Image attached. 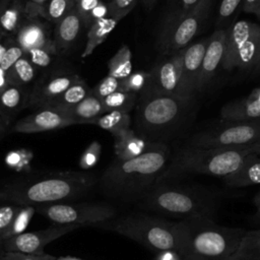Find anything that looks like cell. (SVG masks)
I'll list each match as a JSON object with an SVG mask.
<instances>
[{
    "mask_svg": "<svg viewBox=\"0 0 260 260\" xmlns=\"http://www.w3.org/2000/svg\"><path fill=\"white\" fill-rule=\"evenodd\" d=\"M197 98L142 90L138 94L132 129L148 142L170 144L185 134L196 119Z\"/></svg>",
    "mask_w": 260,
    "mask_h": 260,
    "instance_id": "obj_1",
    "label": "cell"
},
{
    "mask_svg": "<svg viewBox=\"0 0 260 260\" xmlns=\"http://www.w3.org/2000/svg\"><path fill=\"white\" fill-rule=\"evenodd\" d=\"M171 153L169 144L152 142L139 155L116 157L99 179L101 193L124 202L139 200L156 183Z\"/></svg>",
    "mask_w": 260,
    "mask_h": 260,
    "instance_id": "obj_2",
    "label": "cell"
},
{
    "mask_svg": "<svg viewBox=\"0 0 260 260\" xmlns=\"http://www.w3.org/2000/svg\"><path fill=\"white\" fill-rule=\"evenodd\" d=\"M89 172H51L25 177L0 189V200L17 205H43L80 198L98 185Z\"/></svg>",
    "mask_w": 260,
    "mask_h": 260,
    "instance_id": "obj_3",
    "label": "cell"
},
{
    "mask_svg": "<svg viewBox=\"0 0 260 260\" xmlns=\"http://www.w3.org/2000/svg\"><path fill=\"white\" fill-rule=\"evenodd\" d=\"M176 252L185 260H229L246 230L223 226L207 216L176 221Z\"/></svg>",
    "mask_w": 260,
    "mask_h": 260,
    "instance_id": "obj_4",
    "label": "cell"
},
{
    "mask_svg": "<svg viewBox=\"0 0 260 260\" xmlns=\"http://www.w3.org/2000/svg\"><path fill=\"white\" fill-rule=\"evenodd\" d=\"M221 197V192L215 188L176 181L154 184L139 201L143 208L169 217L213 218Z\"/></svg>",
    "mask_w": 260,
    "mask_h": 260,
    "instance_id": "obj_5",
    "label": "cell"
},
{
    "mask_svg": "<svg viewBox=\"0 0 260 260\" xmlns=\"http://www.w3.org/2000/svg\"><path fill=\"white\" fill-rule=\"evenodd\" d=\"M250 152L248 145L234 147H197L184 143L174 153L157 183L176 182L193 175L222 178L234 172Z\"/></svg>",
    "mask_w": 260,
    "mask_h": 260,
    "instance_id": "obj_6",
    "label": "cell"
},
{
    "mask_svg": "<svg viewBox=\"0 0 260 260\" xmlns=\"http://www.w3.org/2000/svg\"><path fill=\"white\" fill-rule=\"evenodd\" d=\"M93 226L127 237L152 251L177 249L176 221L142 213L116 216Z\"/></svg>",
    "mask_w": 260,
    "mask_h": 260,
    "instance_id": "obj_7",
    "label": "cell"
},
{
    "mask_svg": "<svg viewBox=\"0 0 260 260\" xmlns=\"http://www.w3.org/2000/svg\"><path fill=\"white\" fill-rule=\"evenodd\" d=\"M260 64V24L238 20L225 28L221 67L225 71L257 72Z\"/></svg>",
    "mask_w": 260,
    "mask_h": 260,
    "instance_id": "obj_8",
    "label": "cell"
},
{
    "mask_svg": "<svg viewBox=\"0 0 260 260\" xmlns=\"http://www.w3.org/2000/svg\"><path fill=\"white\" fill-rule=\"evenodd\" d=\"M260 139V120L224 121L199 131L185 142L197 147L245 146Z\"/></svg>",
    "mask_w": 260,
    "mask_h": 260,
    "instance_id": "obj_9",
    "label": "cell"
},
{
    "mask_svg": "<svg viewBox=\"0 0 260 260\" xmlns=\"http://www.w3.org/2000/svg\"><path fill=\"white\" fill-rule=\"evenodd\" d=\"M38 213L55 224L91 225L112 219L117 216V209L100 202L50 203L35 206Z\"/></svg>",
    "mask_w": 260,
    "mask_h": 260,
    "instance_id": "obj_10",
    "label": "cell"
},
{
    "mask_svg": "<svg viewBox=\"0 0 260 260\" xmlns=\"http://www.w3.org/2000/svg\"><path fill=\"white\" fill-rule=\"evenodd\" d=\"M212 0H201L190 11L171 15L161 34V49L167 54L178 52L191 43L208 17Z\"/></svg>",
    "mask_w": 260,
    "mask_h": 260,
    "instance_id": "obj_11",
    "label": "cell"
},
{
    "mask_svg": "<svg viewBox=\"0 0 260 260\" xmlns=\"http://www.w3.org/2000/svg\"><path fill=\"white\" fill-rule=\"evenodd\" d=\"M184 49L170 54L168 58L164 59L151 70L148 83L144 89L156 93L183 96L182 74Z\"/></svg>",
    "mask_w": 260,
    "mask_h": 260,
    "instance_id": "obj_12",
    "label": "cell"
},
{
    "mask_svg": "<svg viewBox=\"0 0 260 260\" xmlns=\"http://www.w3.org/2000/svg\"><path fill=\"white\" fill-rule=\"evenodd\" d=\"M81 228L79 224H56L46 230L24 232L3 241L2 249L5 252H20L26 254H43L47 244L61 236Z\"/></svg>",
    "mask_w": 260,
    "mask_h": 260,
    "instance_id": "obj_13",
    "label": "cell"
},
{
    "mask_svg": "<svg viewBox=\"0 0 260 260\" xmlns=\"http://www.w3.org/2000/svg\"><path fill=\"white\" fill-rule=\"evenodd\" d=\"M76 124L77 122L75 120L59 110L42 108L38 109L32 114L17 120L11 126V131L14 133L32 134L65 128Z\"/></svg>",
    "mask_w": 260,
    "mask_h": 260,
    "instance_id": "obj_14",
    "label": "cell"
},
{
    "mask_svg": "<svg viewBox=\"0 0 260 260\" xmlns=\"http://www.w3.org/2000/svg\"><path fill=\"white\" fill-rule=\"evenodd\" d=\"M80 77L74 73H55L43 77L30 89L28 107L34 109L46 108Z\"/></svg>",
    "mask_w": 260,
    "mask_h": 260,
    "instance_id": "obj_15",
    "label": "cell"
},
{
    "mask_svg": "<svg viewBox=\"0 0 260 260\" xmlns=\"http://www.w3.org/2000/svg\"><path fill=\"white\" fill-rule=\"evenodd\" d=\"M208 42L209 37L199 40L184 49L182 94L185 98H197L198 95V81Z\"/></svg>",
    "mask_w": 260,
    "mask_h": 260,
    "instance_id": "obj_16",
    "label": "cell"
},
{
    "mask_svg": "<svg viewBox=\"0 0 260 260\" xmlns=\"http://www.w3.org/2000/svg\"><path fill=\"white\" fill-rule=\"evenodd\" d=\"M225 46V28H216L209 37L198 81V94L204 92L211 84L219 66H221Z\"/></svg>",
    "mask_w": 260,
    "mask_h": 260,
    "instance_id": "obj_17",
    "label": "cell"
},
{
    "mask_svg": "<svg viewBox=\"0 0 260 260\" xmlns=\"http://www.w3.org/2000/svg\"><path fill=\"white\" fill-rule=\"evenodd\" d=\"M14 41L24 51V54L37 48L47 49L52 53H56L54 42L50 40L47 27L35 17H27L24 20L16 32Z\"/></svg>",
    "mask_w": 260,
    "mask_h": 260,
    "instance_id": "obj_18",
    "label": "cell"
},
{
    "mask_svg": "<svg viewBox=\"0 0 260 260\" xmlns=\"http://www.w3.org/2000/svg\"><path fill=\"white\" fill-rule=\"evenodd\" d=\"M220 120H260V88H254L248 95L226 103L219 112Z\"/></svg>",
    "mask_w": 260,
    "mask_h": 260,
    "instance_id": "obj_19",
    "label": "cell"
},
{
    "mask_svg": "<svg viewBox=\"0 0 260 260\" xmlns=\"http://www.w3.org/2000/svg\"><path fill=\"white\" fill-rule=\"evenodd\" d=\"M221 179L230 188H244L260 185V155L249 152L234 172Z\"/></svg>",
    "mask_w": 260,
    "mask_h": 260,
    "instance_id": "obj_20",
    "label": "cell"
},
{
    "mask_svg": "<svg viewBox=\"0 0 260 260\" xmlns=\"http://www.w3.org/2000/svg\"><path fill=\"white\" fill-rule=\"evenodd\" d=\"M27 17L24 0H2L0 2V35L15 36Z\"/></svg>",
    "mask_w": 260,
    "mask_h": 260,
    "instance_id": "obj_21",
    "label": "cell"
},
{
    "mask_svg": "<svg viewBox=\"0 0 260 260\" xmlns=\"http://www.w3.org/2000/svg\"><path fill=\"white\" fill-rule=\"evenodd\" d=\"M29 94L27 87L9 84L0 93V113L13 122L15 116L28 107Z\"/></svg>",
    "mask_w": 260,
    "mask_h": 260,
    "instance_id": "obj_22",
    "label": "cell"
},
{
    "mask_svg": "<svg viewBox=\"0 0 260 260\" xmlns=\"http://www.w3.org/2000/svg\"><path fill=\"white\" fill-rule=\"evenodd\" d=\"M82 19L74 7L60 21L56 23L54 46L57 51L66 50L79 35Z\"/></svg>",
    "mask_w": 260,
    "mask_h": 260,
    "instance_id": "obj_23",
    "label": "cell"
},
{
    "mask_svg": "<svg viewBox=\"0 0 260 260\" xmlns=\"http://www.w3.org/2000/svg\"><path fill=\"white\" fill-rule=\"evenodd\" d=\"M61 112L71 117L77 124H93L99 117L107 113L103 101L92 92L75 106L64 109Z\"/></svg>",
    "mask_w": 260,
    "mask_h": 260,
    "instance_id": "obj_24",
    "label": "cell"
},
{
    "mask_svg": "<svg viewBox=\"0 0 260 260\" xmlns=\"http://www.w3.org/2000/svg\"><path fill=\"white\" fill-rule=\"evenodd\" d=\"M115 137V152L118 158H128L139 155L152 143L140 137L131 128Z\"/></svg>",
    "mask_w": 260,
    "mask_h": 260,
    "instance_id": "obj_25",
    "label": "cell"
},
{
    "mask_svg": "<svg viewBox=\"0 0 260 260\" xmlns=\"http://www.w3.org/2000/svg\"><path fill=\"white\" fill-rule=\"evenodd\" d=\"M118 21L119 20L110 16L94 20L89 26L87 34V43L84 51L81 54V57H86L90 55L99 45L105 42L117 25Z\"/></svg>",
    "mask_w": 260,
    "mask_h": 260,
    "instance_id": "obj_26",
    "label": "cell"
},
{
    "mask_svg": "<svg viewBox=\"0 0 260 260\" xmlns=\"http://www.w3.org/2000/svg\"><path fill=\"white\" fill-rule=\"evenodd\" d=\"M91 93V88L86 84L84 80L79 78L59 96L52 101L46 108H52L59 111L70 108L81 102L88 94Z\"/></svg>",
    "mask_w": 260,
    "mask_h": 260,
    "instance_id": "obj_27",
    "label": "cell"
},
{
    "mask_svg": "<svg viewBox=\"0 0 260 260\" xmlns=\"http://www.w3.org/2000/svg\"><path fill=\"white\" fill-rule=\"evenodd\" d=\"M229 260H260V229L246 231Z\"/></svg>",
    "mask_w": 260,
    "mask_h": 260,
    "instance_id": "obj_28",
    "label": "cell"
},
{
    "mask_svg": "<svg viewBox=\"0 0 260 260\" xmlns=\"http://www.w3.org/2000/svg\"><path fill=\"white\" fill-rule=\"evenodd\" d=\"M93 124L116 136L132 128V118L127 112L110 111L99 117Z\"/></svg>",
    "mask_w": 260,
    "mask_h": 260,
    "instance_id": "obj_29",
    "label": "cell"
},
{
    "mask_svg": "<svg viewBox=\"0 0 260 260\" xmlns=\"http://www.w3.org/2000/svg\"><path fill=\"white\" fill-rule=\"evenodd\" d=\"M6 77L9 84L27 87L36 77V66L24 54L6 71Z\"/></svg>",
    "mask_w": 260,
    "mask_h": 260,
    "instance_id": "obj_30",
    "label": "cell"
},
{
    "mask_svg": "<svg viewBox=\"0 0 260 260\" xmlns=\"http://www.w3.org/2000/svg\"><path fill=\"white\" fill-rule=\"evenodd\" d=\"M74 7V0H47L44 4L38 7L36 16L40 15L50 22L57 23Z\"/></svg>",
    "mask_w": 260,
    "mask_h": 260,
    "instance_id": "obj_31",
    "label": "cell"
},
{
    "mask_svg": "<svg viewBox=\"0 0 260 260\" xmlns=\"http://www.w3.org/2000/svg\"><path fill=\"white\" fill-rule=\"evenodd\" d=\"M137 99L138 93L136 92L118 90L104 98L102 101L107 112L121 111L130 113L132 110H134Z\"/></svg>",
    "mask_w": 260,
    "mask_h": 260,
    "instance_id": "obj_32",
    "label": "cell"
},
{
    "mask_svg": "<svg viewBox=\"0 0 260 260\" xmlns=\"http://www.w3.org/2000/svg\"><path fill=\"white\" fill-rule=\"evenodd\" d=\"M132 73L131 51L128 46L123 45L109 61V75L123 79Z\"/></svg>",
    "mask_w": 260,
    "mask_h": 260,
    "instance_id": "obj_33",
    "label": "cell"
},
{
    "mask_svg": "<svg viewBox=\"0 0 260 260\" xmlns=\"http://www.w3.org/2000/svg\"><path fill=\"white\" fill-rule=\"evenodd\" d=\"M35 212H37L35 206L20 205V208H19L17 214L15 215L12 223L6 230V232L2 235V239L6 240L10 237L24 233V231H25L26 226L28 225Z\"/></svg>",
    "mask_w": 260,
    "mask_h": 260,
    "instance_id": "obj_34",
    "label": "cell"
},
{
    "mask_svg": "<svg viewBox=\"0 0 260 260\" xmlns=\"http://www.w3.org/2000/svg\"><path fill=\"white\" fill-rule=\"evenodd\" d=\"M243 0H221L217 15H216V26L217 28H224L223 26L230 25L231 19L234 17L240 7H242Z\"/></svg>",
    "mask_w": 260,
    "mask_h": 260,
    "instance_id": "obj_35",
    "label": "cell"
},
{
    "mask_svg": "<svg viewBox=\"0 0 260 260\" xmlns=\"http://www.w3.org/2000/svg\"><path fill=\"white\" fill-rule=\"evenodd\" d=\"M148 77L149 73L145 72L131 73L129 76L121 79L122 90L133 91L139 94L146 87L148 83Z\"/></svg>",
    "mask_w": 260,
    "mask_h": 260,
    "instance_id": "obj_36",
    "label": "cell"
},
{
    "mask_svg": "<svg viewBox=\"0 0 260 260\" xmlns=\"http://www.w3.org/2000/svg\"><path fill=\"white\" fill-rule=\"evenodd\" d=\"M118 90H122L121 79L108 75L105 78H103L93 89H91V92L99 99L103 100L104 98Z\"/></svg>",
    "mask_w": 260,
    "mask_h": 260,
    "instance_id": "obj_37",
    "label": "cell"
},
{
    "mask_svg": "<svg viewBox=\"0 0 260 260\" xmlns=\"http://www.w3.org/2000/svg\"><path fill=\"white\" fill-rule=\"evenodd\" d=\"M23 55H24V51L17 45V43L15 41H13L11 44L7 43L6 49L4 51L3 57L0 62V67L4 71H7Z\"/></svg>",
    "mask_w": 260,
    "mask_h": 260,
    "instance_id": "obj_38",
    "label": "cell"
},
{
    "mask_svg": "<svg viewBox=\"0 0 260 260\" xmlns=\"http://www.w3.org/2000/svg\"><path fill=\"white\" fill-rule=\"evenodd\" d=\"M135 3L136 0H112L108 5V16L120 20L134 8Z\"/></svg>",
    "mask_w": 260,
    "mask_h": 260,
    "instance_id": "obj_39",
    "label": "cell"
},
{
    "mask_svg": "<svg viewBox=\"0 0 260 260\" xmlns=\"http://www.w3.org/2000/svg\"><path fill=\"white\" fill-rule=\"evenodd\" d=\"M19 208H20V205L13 204V203L0 205V235H1V237L6 232V230L10 226V224L12 223Z\"/></svg>",
    "mask_w": 260,
    "mask_h": 260,
    "instance_id": "obj_40",
    "label": "cell"
},
{
    "mask_svg": "<svg viewBox=\"0 0 260 260\" xmlns=\"http://www.w3.org/2000/svg\"><path fill=\"white\" fill-rule=\"evenodd\" d=\"M52 53L47 49L37 48L25 53L27 58L36 67H48L52 62Z\"/></svg>",
    "mask_w": 260,
    "mask_h": 260,
    "instance_id": "obj_41",
    "label": "cell"
},
{
    "mask_svg": "<svg viewBox=\"0 0 260 260\" xmlns=\"http://www.w3.org/2000/svg\"><path fill=\"white\" fill-rule=\"evenodd\" d=\"M101 3L102 0H79L75 3V8L81 17L83 24L90 26V14L92 10Z\"/></svg>",
    "mask_w": 260,
    "mask_h": 260,
    "instance_id": "obj_42",
    "label": "cell"
},
{
    "mask_svg": "<svg viewBox=\"0 0 260 260\" xmlns=\"http://www.w3.org/2000/svg\"><path fill=\"white\" fill-rule=\"evenodd\" d=\"M0 260H55L52 256L45 254H26L20 252H1Z\"/></svg>",
    "mask_w": 260,
    "mask_h": 260,
    "instance_id": "obj_43",
    "label": "cell"
},
{
    "mask_svg": "<svg viewBox=\"0 0 260 260\" xmlns=\"http://www.w3.org/2000/svg\"><path fill=\"white\" fill-rule=\"evenodd\" d=\"M99 153H100V146H99V144L93 143L84 152V154L82 156V159H81V165L83 167H86V168L94 165L98 157H99Z\"/></svg>",
    "mask_w": 260,
    "mask_h": 260,
    "instance_id": "obj_44",
    "label": "cell"
},
{
    "mask_svg": "<svg viewBox=\"0 0 260 260\" xmlns=\"http://www.w3.org/2000/svg\"><path fill=\"white\" fill-rule=\"evenodd\" d=\"M241 8L244 12L254 14L260 19V0H243Z\"/></svg>",
    "mask_w": 260,
    "mask_h": 260,
    "instance_id": "obj_45",
    "label": "cell"
},
{
    "mask_svg": "<svg viewBox=\"0 0 260 260\" xmlns=\"http://www.w3.org/2000/svg\"><path fill=\"white\" fill-rule=\"evenodd\" d=\"M201 0H179V7L177 10L174 11L172 15H180L190 11L194 8Z\"/></svg>",
    "mask_w": 260,
    "mask_h": 260,
    "instance_id": "obj_46",
    "label": "cell"
},
{
    "mask_svg": "<svg viewBox=\"0 0 260 260\" xmlns=\"http://www.w3.org/2000/svg\"><path fill=\"white\" fill-rule=\"evenodd\" d=\"M47 0H24L25 10H26V14L28 15V17H35L38 7H40Z\"/></svg>",
    "mask_w": 260,
    "mask_h": 260,
    "instance_id": "obj_47",
    "label": "cell"
},
{
    "mask_svg": "<svg viewBox=\"0 0 260 260\" xmlns=\"http://www.w3.org/2000/svg\"><path fill=\"white\" fill-rule=\"evenodd\" d=\"M253 204L255 206V212L252 216V222L255 225H260V189L253 197Z\"/></svg>",
    "mask_w": 260,
    "mask_h": 260,
    "instance_id": "obj_48",
    "label": "cell"
},
{
    "mask_svg": "<svg viewBox=\"0 0 260 260\" xmlns=\"http://www.w3.org/2000/svg\"><path fill=\"white\" fill-rule=\"evenodd\" d=\"M108 16V6L104 3H101L99 4L91 12L90 14V19H91V23L96 20V19H100V18H103V17H106Z\"/></svg>",
    "mask_w": 260,
    "mask_h": 260,
    "instance_id": "obj_49",
    "label": "cell"
},
{
    "mask_svg": "<svg viewBox=\"0 0 260 260\" xmlns=\"http://www.w3.org/2000/svg\"><path fill=\"white\" fill-rule=\"evenodd\" d=\"M12 122L5 118L1 113H0V140L5 136V134L11 129Z\"/></svg>",
    "mask_w": 260,
    "mask_h": 260,
    "instance_id": "obj_50",
    "label": "cell"
},
{
    "mask_svg": "<svg viewBox=\"0 0 260 260\" xmlns=\"http://www.w3.org/2000/svg\"><path fill=\"white\" fill-rule=\"evenodd\" d=\"M9 85V82L6 77V71L0 67V93Z\"/></svg>",
    "mask_w": 260,
    "mask_h": 260,
    "instance_id": "obj_51",
    "label": "cell"
},
{
    "mask_svg": "<svg viewBox=\"0 0 260 260\" xmlns=\"http://www.w3.org/2000/svg\"><path fill=\"white\" fill-rule=\"evenodd\" d=\"M248 147H249L250 152H254V153H257L260 155V139L255 141L254 143L248 145Z\"/></svg>",
    "mask_w": 260,
    "mask_h": 260,
    "instance_id": "obj_52",
    "label": "cell"
},
{
    "mask_svg": "<svg viewBox=\"0 0 260 260\" xmlns=\"http://www.w3.org/2000/svg\"><path fill=\"white\" fill-rule=\"evenodd\" d=\"M5 49H6V44H0V62H1V59L3 57Z\"/></svg>",
    "mask_w": 260,
    "mask_h": 260,
    "instance_id": "obj_53",
    "label": "cell"
},
{
    "mask_svg": "<svg viewBox=\"0 0 260 260\" xmlns=\"http://www.w3.org/2000/svg\"><path fill=\"white\" fill-rule=\"evenodd\" d=\"M57 260H80V259H77V258H72V257H61Z\"/></svg>",
    "mask_w": 260,
    "mask_h": 260,
    "instance_id": "obj_54",
    "label": "cell"
},
{
    "mask_svg": "<svg viewBox=\"0 0 260 260\" xmlns=\"http://www.w3.org/2000/svg\"><path fill=\"white\" fill-rule=\"evenodd\" d=\"M260 71V64H259V66H258V68H257V72H259Z\"/></svg>",
    "mask_w": 260,
    "mask_h": 260,
    "instance_id": "obj_55",
    "label": "cell"
},
{
    "mask_svg": "<svg viewBox=\"0 0 260 260\" xmlns=\"http://www.w3.org/2000/svg\"><path fill=\"white\" fill-rule=\"evenodd\" d=\"M74 1H75V3H76V2H78V1H79V0H74Z\"/></svg>",
    "mask_w": 260,
    "mask_h": 260,
    "instance_id": "obj_56",
    "label": "cell"
},
{
    "mask_svg": "<svg viewBox=\"0 0 260 260\" xmlns=\"http://www.w3.org/2000/svg\"><path fill=\"white\" fill-rule=\"evenodd\" d=\"M1 1H2V0H0V2H1Z\"/></svg>",
    "mask_w": 260,
    "mask_h": 260,
    "instance_id": "obj_57",
    "label": "cell"
},
{
    "mask_svg": "<svg viewBox=\"0 0 260 260\" xmlns=\"http://www.w3.org/2000/svg\"><path fill=\"white\" fill-rule=\"evenodd\" d=\"M184 260H185V259H184Z\"/></svg>",
    "mask_w": 260,
    "mask_h": 260,
    "instance_id": "obj_58",
    "label": "cell"
}]
</instances>
